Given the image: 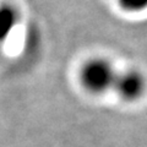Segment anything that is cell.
<instances>
[{
  "mask_svg": "<svg viewBox=\"0 0 147 147\" xmlns=\"http://www.w3.org/2000/svg\"><path fill=\"white\" fill-rule=\"evenodd\" d=\"M117 71L112 63L104 58H93L81 69V84L91 93H104L113 88Z\"/></svg>",
  "mask_w": 147,
  "mask_h": 147,
  "instance_id": "obj_1",
  "label": "cell"
},
{
  "mask_svg": "<svg viewBox=\"0 0 147 147\" xmlns=\"http://www.w3.org/2000/svg\"><path fill=\"white\" fill-rule=\"evenodd\" d=\"M124 100L132 102L139 99L146 90L145 76L139 70H126L117 74L113 88Z\"/></svg>",
  "mask_w": 147,
  "mask_h": 147,
  "instance_id": "obj_2",
  "label": "cell"
},
{
  "mask_svg": "<svg viewBox=\"0 0 147 147\" xmlns=\"http://www.w3.org/2000/svg\"><path fill=\"white\" fill-rule=\"evenodd\" d=\"M20 20L15 7L7 4H0V44L6 42Z\"/></svg>",
  "mask_w": 147,
  "mask_h": 147,
  "instance_id": "obj_3",
  "label": "cell"
},
{
  "mask_svg": "<svg viewBox=\"0 0 147 147\" xmlns=\"http://www.w3.org/2000/svg\"><path fill=\"white\" fill-rule=\"evenodd\" d=\"M121 9L129 12H141L147 10V0H117Z\"/></svg>",
  "mask_w": 147,
  "mask_h": 147,
  "instance_id": "obj_4",
  "label": "cell"
}]
</instances>
